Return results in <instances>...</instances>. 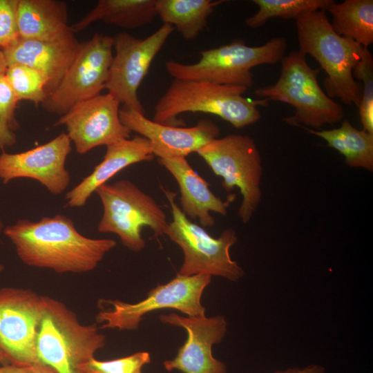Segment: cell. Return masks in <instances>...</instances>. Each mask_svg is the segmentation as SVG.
Segmentation results:
<instances>
[{
	"label": "cell",
	"instance_id": "obj_18",
	"mask_svg": "<svg viewBox=\"0 0 373 373\" xmlns=\"http://www.w3.org/2000/svg\"><path fill=\"white\" fill-rule=\"evenodd\" d=\"M82 42L72 32L54 41L18 38L3 50L8 66L32 67L45 76L47 96L57 86L76 57Z\"/></svg>",
	"mask_w": 373,
	"mask_h": 373
},
{
	"label": "cell",
	"instance_id": "obj_10",
	"mask_svg": "<svg viewBox=\"0 0 373 373\" xmlns=\"http://www.w3.org/2000/svg\"><path fill=\"white\" fill-rule=\"evenodd\" d=\"M211 276L204 274L182 276L151 289L145 298L129 303L119 300H102L107 307L97 314V322L102 329H136L143 317L151 312L173 309L187 316H204L205 308L201 297Z\"/></svg>",
	"mask_w": 373,
	"mask_h": 373
},
{
	"label": "cell",
	"instance_id": "obj_4",
	"mask_svg": "<svg viewBox=\"0 0 373 373\" xmlns=\"http://www.w3.org/2000/svg\"><path fill=\"white\" fill-rule=\"evenodd\" d=\"M45 299L36 338L39 362L57 373H84L87 363L105 346L106 336L95 323L82 324L64 303Z\"/></svg>",
	"mask_w": 373,
	"mask_h": 373
},
{
	"label": "cell",
	"instance_id": "obj_8",
	"mask_svg": "<svg viewBox=\"0 0 373 373\" xmlns=\"http://www.w3.org/2000/svg\"><path fill=\"white\" fill-rule=\"evenodd\" d=\"M171 208L172 220L164 235L182 250L184 260L178 274L182 276L204 274L222 277L232 282L245 274L243 269L230 256V249L238 242L236 231L224 229L213 238L202 226L192 222L175 200L176 194L162 188Z\"/></svg>",
	"mask_w": 373,
	"mask_h": 373
},
{
	"label": "cell",
	"instance_id": "obj_28",
	"mask_svg": "<svg viewBox=\"0 0 373 373\" xmlns=\"http://www.w3.org/2000/svg\"><path fill=\"white\" fill-rule=\"evenodd\" d=\"M352 75L362 86L358 108L363 130L373 134V57L368 48L363 47L361 57L354 66Z\"/></svg>",
	"mask_w": 373,
	"mask_h": 373
},
{
	"label": "cell",
	"instance_id": "obj_14",
	"mask_svg": "<svg viewBox=\"0 0 373 373\" xmlns=\"http://www.w3.org/2000/svg\"><path fill=\"white\" fill-rule=\"evenodd\" d=\"M119 105L108 93L100 94L74 105L55 125L65 126L76 151L85 154L95 147L130 137L131 131L119 118Z\"/></svg>",
	"mask_w": 373,
	"mask_h": 373
},
{
	"label": "cell",
	"instance_id": "obj_34",
	"mask_svg": "<svg viewBox=\"0 0 373 373\" xmlns=\"http://www.w3.org/2000/svg\"><path fill=\"white\" fill-rule=\"evenodd\" d=\"M16 141L14 131L0 123V149L3 150L6 147L12 146Z\"/></svg>",
	"mask_w": 373,
	"mask_h": 373
},
{
	"label": "cell",
	"instance_id": "obj_17",
	"mask_svg": "<svg viewBox=\"0 0 373 373\" xmlns=\"http://www.w3.org/2000/svg\"><path fill=\"white\" fill-rule=\"evenodd\" d=\"M119 118L131 132L149 141L157 158L186 157L220 135L216 124L207 119H200L193 126L179 127L155 122L144 113L125 107L120 108Z\"/></svg>",
	"mask_w": 373,
	"mask_h": 373
},
{
	"label": "cell",
	"instance_id": "obj_9",
	"mask_svg": "<svg viewBox=\"0 0 373 373\" xmlns=\"http://www.w3.org/2000/svg\"><path fill=\"white\" fill-rule=\"evenodd\" d=\"M197 153L222 178L227 191L239 189L242 201L238 214L243 223L249 222L262 199V160L254 140L249 135L231 134L213 139Z\"/></svg>",
	"mask_w": 373,
	"mask_h": 373
},
{
	"label": "cell",
	"instance_id": "obj_13",
	"mask_svg": "<svg viewBox=\"0 0 373 373\" xmlns=\"http://www.w3.org/2000/svg\"><path fill=\"white\" fill-rule=\"evenodd\" d=\"M45 298L28 289H0V350L10 363H40L36 338Z\"/></svg>",
	"mask_w": 373,
	"mask_h": 373
},
{
	"label": "cell",
	"instance_id": "obj_5",
	"mask_svg": "<svg viewBox=\"0 0 373 373\" xmlns=\"http://www.w3.org/2000/svg\"><path fill=\"white\" fill-rule=\"evenodd\" d=\"M280 63L277 82L256 88L254 93L260 99L293 106L294 115L283 119L287 124L321 130L325 124L332 125L343 119V108L321 88L317 79L320 69L310 67L305 55L298 50L291 51Z\"/></svg>",
	"mask_w": 373,
	"mask_h": 373
},
{
	"label": "cell",
	"instance_id": "obj_23",
	"mask_svg": "<svg viewBox=\"0 0 373 373\" xmlns=\"http://www.w3.org/2000/svg\"><path fill=\"white\" fill-rule=\"evenodd\" d=\"M301 127L343 155L348 166L373 170V134L354 127L348 119L343 118L338 128L330 130Z\"/></svg>",
	"mask_w": 373,
	"mask_h": 373
},
{
	"label": "cell",
	"instance_id": "obj_27",
	"mask_svg": "<svg viewBox=\"0 0 373 373\" xmlns=\"http://www.w3.org/2000/svg\"><path fill=\"white\" fill-rule=\"evenodd\" d=\"M5 75L19 101L28 100L35 106L45 101L47 81L39 70L15 64L8 66Z\"/></svg>",
	"mask_w": 373,
	"mask_h": 373
},
{
	"label": "cell",
	"instance_id": "obj_11",
	"mask_svg": "<svg viewBox=\"0 0 373 373\" xmlns=\"http://www.w3.org/2000/svg\"><path fill=\"white\" fill-rule=\"evenodd\" d=\"M113 37L95 33L82 42L79 51L57 86L41 104L52 114H66L76 104L105 89L113 59Z\"/></svg>",
	"mask_w": 373,
	"mask_h": 373
},
{
	"label": "cell",
	"instance_id": "obj_37",
	"mask_svg": "<svg viewBox=\"0 0 373 373\" xmlns=\"http://www.w3.org/2000/svg\"><path fill=\"white\" fill-rule=\"evenodd\" d=\"M3 223L1 220H0V233L3 231Z\"/></svg>",
	"mask_w": 373,
	"mask_h": 373
},
{
	"label": "cell",
	"instance_id": "obj_19",
	"mask_svg": "<svg viewBox=\"0 0 373 373\" xmlns=\"http://www.w3.org/2000/svg\"><path fill=\"white\" fill-rule=\"evenodd\" d=\"M158 162L176 180L180 192V209L186 217L198 219L202 227H207L216 222L211 212L227 216L232 198L224 201L216 196L209 184L191 166L186 157L158 158Z\"/></svg>",
	"mask_w": 373,
	"mask_h": 373
},
{
	"label": "cell",
	"instance_id": "obj_2",
	"mask_svg": "<svg viewBox=\"0 0 373 373\" xmlns=\"http://www.w3.org/2000/svg\"><path fill=\"white\" fill-rule=\"evenodd\" d=\"M247 88L208 81L173 79L154 107L153 121L171 126L182 124L178 116L184 113L215 115L236 128L258 122V106L269 105L267 99H254L243 94Z\"/></svg>",
	"mask_w": 373,
	"mask_h": 373
},
{
	"label": "cell",
	"instance_id": "obj_35",
	"mask_svg": "<svg viewBox=\"0 0 373 373\" xmlns=\"http://www.w3.org/2000/svg\"><path fill=\"white\" fill-rule=\"evenodd\" d=\"M8 65L3 50L0 49V77L6 74Z\"/></svg>",
	"mask_w": 373,
	"mask_h": 373
},
{
	"label": "cell",
	"instance_id": "obj_15",
	"mask_svg": "<svg viewBox=\"0 0 373 373\" xmlns=\"http://www.w3.org/2000/svg\"><path fill=\"white\" fill-rule=\"evenodd\" d=\"M161 322L181 327L187 333L177 355L164 362L165 369L182 373H227L226 365L213 357L212 347L220 343L227 331L224 316H184L175 313L162 314Z\"/></svg>",
	"mask_w": 373,
	"mask_h": 373
},
{
	"label": "cell",
	"instance_id": "obj_22",
	"mask_svg": "<svg viewBox=\"0 0 373 373\" xmlns=\"http://www.w3.org/2000/svg\"><path fill=\"white\" fill-rule=\"evenodd\" d=\"M157 16L156 0H99L81 19L70 26L74 33L97 21L133 29L151 23Z\"/></svg>",
	"mask_w": 373,
	"mask_h": 373
},
{
	"label": "cell",
	"instance_id": "obj_16",
	"mask_svg": "<svg viewBox=\"0 0 373 373\" xmlns=\"http://www.w3.org/2000/svg\"><path fill=\"white\" fill-rule=\"evenodd\" d=\"M71 150V141L62 132L32 149L16 153L3 152L0 154V179L7 184L17 178H31L50 193L61 194L70 182L66 161Z\"/></svg>",
	"mask_w": 373,
	"mask_h": 373
},
{
	"label": "cell",
	"instance_id": "obj_20",
	"mask_svg": "<svg viewBox=\"0 0 373 373\" xmlns=\"http://www.w3.org/2000/svg\"><path fill=\"white\" fill-rule=\"evenodd\" d=\"M149 141L137 135L124 139L106 146L103 160L90 174L66 193L65 199L70 207H81L100 186L126 167L154 157Z\"/></svg>",
	"mask_w": 373,
	"mask_h": 373
},
{
	"label": "cell",
	"instance_id": "obj_31",
	"mask_svg": "<svg viewBox=\"0 0 373 373\" xmlns=\"http://www.w3.org/2000/svg\"><path fill=\"white\" fill-rule=\"evenodd\" d=\"M18 102L6 75L1 76L0 77V123L12 131L19 127L15 115Z\"/></svg>",
	"mask_w": 373,
	"mask_h": 373
},
{
	"label": "cell",
	"instance_id": "obj_29",
	"mask_svg": "<svg viewBox=\"0 0 373 373\" xmlns=\"http://www.w3.org/2000/svg\"><path fill=\"white\" fill-rule=\"evenodd\" d=\"M150 361V354L146 352H138L110 361H98L93 358L86 365L84 373H139Z\"/></svg>",
	"mask_w": 373,
	"mask_h": 373
},
{
	"label": "cell",
	"instance_id": "obj_32",
	"mask_svg": "<svg viewBox=\"0 0 373 373\" xmlns=\"http://www.w3.org/2000/svg\"><path fill=\"white\" fill-rule=\"evenodd\" d=\"M0 373H57L51 367L41 363L17 365L8 363L0 366Z\"/></svg>",
	"mask_w": 373,
	"mask_h": 373
},
{
	"label": "cell",
	"instance_id": "obj_26",
	"mask_svg": "<svg viewBox=\"0 0 373 373\" xmlns=\"http://www.w3.org/2000/svg\"><path fill=\"white\" fill-rule=\"evenodd\" d=\"M258 8L256 14L245 19L251 28L262 26L269 19L280 17L296 19L301 15L317 10L326 11L333 0H253Z\"/></svg>",
	"mask_w": 373,
	"mask_h": 373
},
{
	"label": "cell",
	"instance_id": "obj_38",
	"mask_svg": "<svg viewBox=\"0 0 373 373\" xmlns=\"http://www.w3.org/2000/svg\"><path fill=\"white\" fill-rule=\"evenodd\" d=\"M3 265L0 263V273L3 270Z\"/></svg>",
	"mask_w": 373,
	"mask_h": 373
},
{
	"label": "cell",
	"instance_id": "obj_1",
	"mask_svg": "<svg viewBox=\"0 0 373 373\" xmlns=\"http://www.w3.org/2000/svg\"><path fill=\"white\" fill-rule=\"evenodd\" d=\"M3 232L25 265L59 274L95 269L117 244L113 239L83 236L70 218L61 214L36 222L19 219Z\"/></svg>",
	"mask_w": 373,
	"mask_h": 373
},
{
	"label": "cell",
	"instance_id": "obj_3",
	"mask_svg": "<svg viewBox=\"0 0 373 373\" xmlns=\"http://www.w3.org/2000/svg\"><path fill=\"white\" fill-rule=\"evenodd\" d=\"M298 51L316 59L327 77L323 84L327 95L346 105H359L362 86L352 70L360 60L363 46L338 35L325 10L304 14L296 19Z\"/></svg>",
	"mask_w": 373,
	"mask_h": 373
},
{
	"label": "cell",
	"instance_id": "obj_21",
	"mask_svg": "<svg viewBox=\"0 0 373 373\" xmlns=\"http://www.w3.org/2000/svg\"><path fill=\"white\" fill-rule=\"evenodd\" d=\"M68 9L59 0H18L17 22L21 39L54 41L72 33Z\"/></svg>",
	"mask_w": 373,
	"mask_h": 373
},
{
	"label": "cell",
	"instance_id": "obj_39",
	"mask_svg": "<svg viewBox=\"0 0 373 373\" xmlns=\"http://www.w3.org/2000/svg\"><path fill=\"white\" fill-rule=\"evenodd\" d=\"M139 373H142V372H140Z\"/></svg>",
	"mask_w": 373,
	"mask_h": 373
},
{
	"label": "cell",
	"instance_id": "obj_6",
	"mask_svg": "<svg viewBox=\"0 0 373 373\" xmlns=\"http://www.w3.org/2000/svg\"><path fill=\"white\" fill-rule=\"evenodd\" d=\"M287 47V40L281 37L258 46H247L244 40L237 39L228 44L200 51V57L195 63L169 60L165 68L173 79L203 80L248 89L254 83L251 68L278 64L285 55Z\"/></svg>",
	"mask_w": 373,
	"mask_h": 373
},
{
	"label": "cell",
	"instance_id": "obj_7",
	"mask_svg": "<svg viewBox=\"0 0 373 373\" xmlns=\"http://www.w3.org/2000/svg\"><path fill=\"white\" fill-rule=\"evenodd\" d=\"M96 193L102 204L103 213L97 226L100 233H113L122 245L133 252L146 246L142 230L149 227L155 236H163L168 226L165 212L149 195L128 180L104 184Z\"/></svg>",
	"mask_w": 373,
	"mask_h": 373
},
{
	"label": "cell",
	"instance_id": "obj_12",
	"mask_svg": "<svg viewBox=\"0 0 373 373\" xmlns=\"http://www.w3.org/2000/svg\"><path fill=\"white\" fill-rule=\"evenodd\" d=\"M173 30L171 25L163 23L144 39L137 38L127 32L113 37L115 54L105 89L123 107L144 114V106L138 97V88Z\"/></svg>",
	"mask_w": 373,
	"mask_h": 373
},
{
	"label": "cell",
	"instance_id": "obj_24",
	"mask_svg": "<svg viewBox=\"0 0 373 373\" xmlns=\"http://www.w3.org/2000/svg\"><path fill=\"white\" fill-rule=\"evenodd\" d=\"M224 1L156 0V12L167 23L187 40L196 38L207 26L209 17Z\"/></svg>",
	"mask_w": 373,
	"mask_h": 373
},
{
	"label": "cell",
	"instance_id": "obj_33",
	"mask_svg": "<svg viewBox=\"0 0 373 373\" xmlns=\"http://www.w3.org/2000/svg\"><path fill=\"white\" fill-rule=\"evenodd\" d=\"M270 373H325V369L318 364H310L305 367H294L285 370H278Z\"/></svg>",
	"mask_w": 373,
	"mask_h": 373
},
{
	"label": "cell",
	"instance_id": "obj_25",
	"mask_svg": "<svg viewBox=\"0 0 373 373\" xmlns=\"http://www.w3.org/2000/svg\"><path fill=\"white\" fill-rule=\"evenodd\" d=\"M332 15L334 30L363 47L373 43V1H334L327 9Z\"/></svg>",
	"mask_w": 373,
	"mask_h": 373
},
{
	"label": "cell",
	"instance_id": "obj_30",
	"mask_svg": "<svg viewBox=\"0 0 373 373\" xmlns=\"http://www.w3.org/2000/svg\"><path fill=\"white\" fill-rule=\"evenodd\" d=\"M18 0H0V49L3 50L19 37L17 22Z\"/></svg>",
	"mask_w": 373,
	"mask_h": 373
},
{
	"label": "cell",
	"instance_id": "obj_36",
	"mask_svg": "<svg viewBox=\"0 0 373 373\" xmlns=\"http://www.w3.org/2000/svg\"><path fill=\"white\" fill-rule=\"evenodd\" d=\"M10 363L6 356L3 354V352L0 350V364L1 365H7Z\"/></svg>",
	"mask_w": 373,
	"mask_h": 373
}]
</instances>
